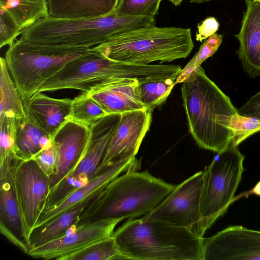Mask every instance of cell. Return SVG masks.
<instances>
[{
	"label": "cell",
	"instance_id": "6da1fadb",
	"mask_svg": "<svg viewBox=\"0 0 260 260\" xmlns=\"http://www.w3.org/2000/svg\"><path fill=\"white\" fill-rule=\"evenodd\" d=\"M182 83L183 105L192 137L200 147L221 152L233 136L231 121L238 109L201 66Z\"/></svg>",
	"mask_w": 260,
	"mask_h": 260
},
{
	"label": "cell",
	"instance_id": "7a4b0ae2",
	"mask_svg": "<svg viewBox=\"0 0 260 260\" xmlns=\"http://www.w3.org/2000/svg\"><path fill=\"white\" fill-rule=\"evenodd\" d=\"M112 237L123 259L202 260L203 237L165 222L129 219Z\"/></svg>",
	"mask_w": 260,
	"mask_h": 260
},
{
	"label": "cell",
	"instance_id": "3957f363",
	"mask_svg": "<svg viewBox=\"0 0 260 260\" xmlns=\"http://www.w3.org/2000/svg\"><path fill=\"white\" fill-rule=\"evenodd\" d=\"M176 185L147 171H127L91 199L78 223L102 218L133 219L155 208Z\"/></svg>",
	"mask_w": 260,
	"mask_h": 260
},
{
	"label": "cell",
	"instance_id": "277c9868",
	"mask_svg": "<svg viewBox=\"0 0 260 260\" xmlns=\"http://www.w3.org/2000/svg\"><path fill=\"white\" fill-rule=\"evenodd\" d=\"M155 25L154 18L134 17L114 13L94 19H40L23 28L19 40L41 46L58 48H91L113 35Z\"/></svg>",
	"mask_w": 260,
	"mask_h": 260
},
{
	"label": "cell",
	"instance_id": "5b68a950",
	"mask_svg": "<svg viewBox=\"0 0 260 260\" xmlns=\"http://www.w3.org/2000/svg\"><path fill=\"white\" fill-rule=\"evenodd\" d=\"M193 47L190 28L154 25L113 35L91 50L114 60L148 64L185 58Z\"/></svg>",
	"mask_w": 260,
	"mask_h": 260
},
{
	"label": "cell",
	"instance_id": "8992f818",
	"mask_svg": "<svg viewBox=\"0 0 260 260\" xmlns=\"http://www.w3.org/2000/svg\"><path fill=\"white\" fill-rule=\"evenodd\" d=\"M176 72L174 64H140L122 62L90 51L68 63L46 81L38 92L61 89L89 92L114 78L137 79L139 82L171 76Z\"/></svg>",
	"mask_w": 260,
	"mask_h": 260
},
{
	"label": "cell",
	"instance_id": "52a82bcc",
	"mask_svg": "<svg viewBox=\"0 0 260 260\" xmlns=\"http://www.w3.org/2000/svg\"><path fill=\"white\" fill-rule=\"evenodd\" d=\"M91 48H58L16 40L5 59L23 103L71 61L88 53Z\"/></svg>",
	"mask_w": 260,
	"mask_h": 260
},
{
	"label": "cell",
	"instance_id": "ba28073f",
	"mask_svg": "<svg viewBox=\"0 0 260 260\" xmlns=\"http://www.w3.org/2000/svg\"><path fill=\"white\" fill-rule=\"evenodd\" d=\"M244 157L238 146L230 144L205 168L201 200L203 236L233 200L244 171Z\"/></svg>",
	"mask_w": 260,
	"mask_h": 260
},
{
	"label": "cell",
	"instance_id": "9c48e42d",
	"mask_svg": "<svg viewBox=\"0 0 260 260\" xmlns=\"http://www.w3.org/2000/svg\"><path fill=\"white\" fill-rule=\"evenodd\" d=\"M9 177L20 214V236L29 247L31 235L50 192V178L32 159H16Z\"/></svg>",
	"mask_w": 260,
	"mask_h": 260
},
{
	"label": "cell",
	"instance_id": "30bf717a",
	"mask_svg": "<svg viewBox=\"0 0 260 260\" xmlns=\"http://www.w3.org/2000/svg\"><path fill=\"white\" fill-rule=\"evenodd\" d=\"M203 183V171L196 173L176 185L155 208L142 218L187 228L203 237L201 214Z\"/></svg>",
	"mask_w": 260,
	"mask_h": 260
},
{
	"label": "cell",
	"instance_id": "8fae6325",
	"mask_svg": "<svg viewBox=\"0 0 260 260\" xmlns=\"http://www.w3.org/2000/svg\"><path fill=\"white\" fill-rule=\"evenodd\" d=\"M120 117L121 114H109L90 127V135L85 151L72 171L52 189L50 196L53 200L59 201L72 192L77 180H90L96 174Z\"/></svg>",
	"mask_w": 260,
	"mask_h": 260
},
{
	"label": "cell",
	"instance_id": "7c38bea8",
	"mask_svg": "<svg viewBox=\"0 0 260 260\" xmlns=\"http://www.w3.org/2000/svg\"><path fill=\"white\" fill-rule=\"evenodd\" d=\"M121 220L107 218L74 224L53 240L29 248L27 254L35 258L59 260L64 255L110 238Z\"/></svg>",
	"mask_w": 260,
	"mask_h": 260
},
{
	"label": "cell",
	"instance_id": "4fadbf2b",
	"mask_svg": "<svg viewBox=\"0 0 260 260\" xmlns=\"http://www.w3.org/2000/svg\"><path fill=\"white\" fill-rule=\"evenodd\" d=\"M260 260V231L229 226L203 239L202 260Z\"/></svg>",
	"mask_w": 260,
	"mask_h": 260
},
{
	"label": "cell",
	"instance_id": "5bb4252c",
	"mask_svg": "<svg viewBox=\"0 0 260 260\" xmlns=\"http://www.w3.org/2000/svg\"><path fill=\"white\" fill-rule=\"evenodd\" d=\"M151 112L137 110L121 114L119 124L109 142L96 174L116 161L135 157L149 129Z\"/></svg>",
	"mask_w": 260,
	"mask_h": 260
},
{
	"label": "cell",
	"instance_id": "9a60e30c",
	"mask_svg": "<svg viewBox=\"0 0 260 260\" xmlns=\"http://www.w3.org/2000/svg\"><path fill=\"white\" fill-rule=\"evenodd\" d=\"M138 164L136 157L115 161L96 174L86 184L73 191L61 201L45 210L40 216L35 230L40 228L72 207L91 199L121 174L128 171L136 170Z\"/></svg>",
	"mask_w": 260,
	"mask_h": 260
},
{
	"label": "cell",
	"instance_id": "2e32d148",
	"mask_svg": "<svg viewBox=\"0 0 260 260\" xmlns=\"http://www.w3.org/2000/svg\"><path fill=\"white\" fill-rule=\"evenodd\" d=\"M90 135V128L69 120L53 138L56 151L54 174L50 178V191L72 171L84 154Z\"/></svg>",
	"mask_w": 260,
	"mask_h": 260
},
{
	"label": "cell",
	"instance_id": "e0dca14e",
	"mask_svg": "<svg viewBox=\"0 0 260 260\" xmlns=\"http://www.w3.org/2000/svg\"><path fill=\"white\" fill-rule=\"evenodd\" d=\"M88 92L108 114L147 110L135 78H112Z\"/></svg>",
	"mask_w": 260,
	"mask_h": 260
},
{
	"label": "cell",
	"instance_id": "ac0fdd59",
	"mask_svg": "<svg viewBox=\"0 0 260 260\" xmlns=\"http://www.w3.org/2000/svg\"><path fill=\"white\" fill-rule=\"evenodd\" d=\"M244 12L239 32L237 53L243 70L250 77L260 76V2L245 0Z\"/></svg>",
	"mask_w": 260,
	"mask_h": 260
},
{
	"label": "cell",
	"instance_id": "d6986e66",
	"mask_svg": "<svg viewBox=\"0 0 260 260\" xmlns=\"http://www.w3.org/2000/svg\"><path fill=\"white\" fill-rule=\"evenodd\" d=\"M73 100L55 99L37 92L23 103L26 115L43 131L53 138L68 121Z\"/></svg>",
	"mask_w": 260,
	"mask_h": 260
},
{
	"label": "cell",
	"instance_id": "ffe728a7",
	"mask_svg": "<svg viewBox=\"0 0 260 260\" xmlns=\"http://www.w3.org/2000/svg\"><path fill=\"white\" fill-rule=\"evenodd\" d=\"M119 0H47L48 16L67 19H94L116 11Z\"/></svg>",
	"mask_w": 260,
	"mask_h": 260
},
{
	"label": "cell",
	"instance_id": "44dd1931",
	"mask_svg": "<svg viewBox=\"0 0 260 260\" xmlns=\"http://www.w3.org/2000/svg\"><path fill=\"white\" fill-rule=\"evenodd\" d=\"M53 145V138L27 115L16 119L15 151L18 159H31L40 151Z\"/></svg>",
	"mask_w": 260,
	"mask_h": 260
},
{
	"label": "cell",
	"instance_id": "7402d4cb",
	"mask_svg": "<svg viewBox=\"0 0 260 260\" xmlns=\"http://www.w3.org/2000/svg\"><path fill=\"white\" fill-rule=\"evenodd\" d=\"M90 200L78 204L40 228L35 230L31 236L29 248L40 246L53 240L62 235L72 225L76 224Z\"/></svg>",
	"mask_w": 260,
	"mask_h": 260
},
{
	"label": "cell",
	"instance_id": "603a6c76",
	"mask_svg": "<svg viewBox=\"0 0 260 260\" xmlns=\"http://www.w3.org/2000/svg\"><path fill=\"white\" fill-rule=\"evenodd\" d=\"M26 116L23 103L7 67L5 58L0 59V117L20 119Z\"/></svg>",
	"mask_w": 260,
	"mask_h": 260
},
{
	"label": "cell",
	"instance_id": "cb8c5ba5",
	"mask_svg": "<svg viewBox=\"0 0 260 260\" xmlns=\"http://www.w3.org/2000/svg\"><path fill=\"white\" fill-rule=\"evenodd\" d=\"M0 6L8 11L22 29L48 17L47 0H0Z\"/></svg>",
	"mask_w": 260,
	"mask_h": 260
},
{
	"label": "cell",
	"instance_id": "d4e9b609",
	"mask_svg": "<svg viewBox=\"0 0 260 260\" xmlns=\"http://www.w3.org/2000/svg\"><path fill=\"white\" fill-rule=\"evenodd\" d=\"M179 74L139 82L141 99L147 110L152 111L170 95Z\"/></svg>",
	"mask_w": 260,
	"mask_h": 260
},
{
	"label": "cell",
	"instance_id": "484cf974",
	"mask_svg": "<svg viewBox=\"0 0 260 260\" xmlns=\"http://www.w3.org/2000/svg\"><path fill=\"white\" fill-rule=\"evenodd\" d=\"M0 178L8 176L13 160L18 159L15 151L16 134V119L0 117Z\"/></svg>",
	"mask_w": 260,
	"mask_h": 260
},
{
	"label": "cell",
	"instance_id": "4316f807",
	"mask_svg": "<svg viewBox=\"0 0 260 260\" xmlns=\"http://www.w3.org/2000/svg\"><path fill=\"white\" fill-rule=\"evenodd\" d=\"M107 114L88 92H83L73 100L69 120L90 127Z\"/></svg>",
	"mask_w": 260,
	"mask_h": 260
},
{
	"label": "cell",
	"instance_id": "83f0119b",
	"mask_svg": "<svg viewBox=\"0 0 260 260\" xmlns=\"http://www.w3.org/2000/svg\"><path fill=\"white\" fill-rule=\"evenodd\" d=\"M0 215L2 221L12 231L21 235L20 217L16 196L9 175L1 181Z\"/></svg>",
	"mask_w": 260,
	"mask_h": 260
},
{
	"label": "cell",
	"instance_id": "f1b7e54d",
	"mask_svg": "<svg viewBox=\"0 0 260 260\" xmlns=\"http://www.w3.org/2000/svg\"><path fill=\"white\" fill-rule=\"evenodd\" d=\"M108 259H124L112 236L85 248L64 255L59 260Z\"/></svg>",
	"mask_w": 260,
	"mask_h": 260
},
{
	"label": "cell",
	"instance_id": "f546056e",
	"mask_svg": "<svg viewBox=\"0 0 260 260\" xmlns=\"http://www.w3.org/2000/svg\"><path fill=\"white\" fill-rule=\"evenodd\" d=\"M222 42V36L220 35L215 34L208 38L201 46L192 59L182 69L176 79V84L182 83L185 81L194 70L200 67L205 60L216 52Z\"/></svg>",
	"mask_w": 260,
	"mask_h": 260
},
{
	"label": "cell",
	"instance_id": "4dcf8cb0",
	"mask_svg": "<svg viewBox=\"0 0 260 260\" xmlns=\"http://www.w3.org/2000/svg\"><path fill=\"white\" fill-rule=\"evenodd\" d=\"M162 0H119L115 12L119 15L154 18Z\"/></svg>",
	"mask_w": 260,
	"mask_h": 260
},
{
	"label": "cell",
	"instance_id": "1f68e13d",
	"mask_svg": "<svg viewBox=\"0 0 260 260\" xmlns=\"http://www.w3.org/2000/svg\"><path fill=\"white\" fill-rule=\"evenodd\" d=\"M230 128L233 136L230 144L238 146L247 138L260 131V120L241 115L238 112L232 117Z\"/></svg>",
	"mask_w": 260,
	"mask_h": 260
},
{
	"label": "cell",
	"instance_id": "d6a6232c",
	"mask_svg": "<svg viewBox=\"0 0 260 260\" xmlns=\"http://www.w3.org/2000/svg\"><path fill=\"white\" fill-rule=\"evenodd\" d=\"M22 30L12 16L0 6V47L11 45Z\"/></svg>",
	"mask_w": 260,
	"mask_h": 260
},
{
	"label": "cell",
	"instance_id": "836d02e7",
	"mask_svg": "<svg viewBox=\"0 0 260 260\" xmlns=\"http://www.w3.org/2000/svg\"><path fill=\"white\" fill-rule=\"evenodd\" d=\"M56 151L53 145L43 149L31 159L34 160L44 173L50 178L55 173L56 164Z\"/></svg>",
	"mask_w": 260,
	"mask_h": 260
},
{
	"label": "cell",
	"instance_id": "e575fe53",
	"mask_svg": "<svg viewBox=\"0 0 260 260\" xmlns=\"http://www.w3.org/2000/svg\"><path fill=\"white\" fill-rule=\"evenodd\" d=\"M219 27V23L213 17L206 18L198 25V32L196 39L197 41L202 42L216 34Z\"/></svg>",
	"mask_w": 260,
	"mask_h": 260
},
{
	"label": "cell",
	"instance_id": "d590c367",
	"mask_svg": "<svg viewBox=\"0 0 260 260\" xmlns=\"http://www.w3.org/2000/svg\"><path fill=\"white\" fill-rule=\"evenodd\" d=\"M238 112L241 115L255 118L260 120V91L238 109Z\"/></svg>",
	"mask_w": 260,
	"mask_h": 260
},
{
	"label": "cell",
	"instance_id": "8d00e7d4",
	"mask_svg": "<svg viewBox=\"0 0 260 260\" xmlns=\"http://www.w3.org/2000/svg\"><path fill=\"white\" fill-rule=\"evenodd\" d=\"M1 232L3 234L10 242L16 245L22 251L27 253L29 249L28 246L26 243L22 242L15 235L2 221L1 220L0 223Z\"/></svg>",
	"mask_w": 260,
	"mask_h": 260
},
{
	"label": "cell",
	"instance_id": "74e56055",
	"mask_svg": "<svg viewBox=\"0 0 260 260\" xmlns=\"http://www.w3.org/2000/svg\"><path fill=\"white\" fill-rule=\"evenodd\" d=\"M252 193L260 196V181L255 185L252 190Z\"/></svg>",
	"mask_w": 260,
	"mask_h": 260
},
{
	"label": "cell",
	"instance_id": "f35d334b",
	"mask_svg": "<svg viewBox=\"0 0 260 260\" xmlns=\"http://www.w3.org/2000/svg\"><path fill=\"white\" fill-rule=\"evenodd\" d=\"M174 5L177 6L180 5L183 0H169Z\"/></svg>",
	"mask_w": 260,
	"mask_h": 260
},
{
	"label": "cell",
	"instance_id": "ab89813d",
	"mask_svg": "<svg viewBox=\"0 0 260 260\" xmlns=\"http://www.w3.org/2000/svg\"><path fill=\"white\" fill-rule=\"evenodd\" d=\"M211 0H190V2L191 3H204L206 2H208ZM257 1H259L260 0H255Z\"/></svg>",
	"mask_w": 260,
	"mask_h": 260
}]
</instances>
